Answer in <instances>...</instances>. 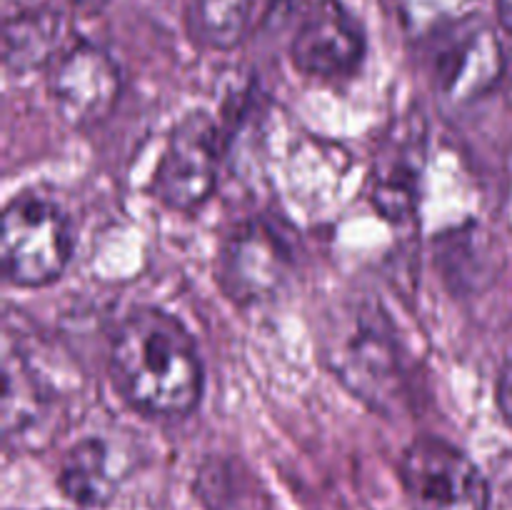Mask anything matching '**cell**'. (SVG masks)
Here are the masks:
<instances>
[{"mask_svg":"<svg viewBox=\"0 0 512 510\" xmlns=\"http://www.w3.org/2000/svg\"><path fill=\"white\" fill-rule=\"evenodd\" d=\"M110 378L120 398L148 418H185L203 398V360L183 323L143 305L110 340Z\"/></svg>","mask_w":512,"mask_h":510,"instance_id":"cell-1","label":"cell"},{"mask_svg":"<svg viewBox=\"0 0 512 510\" xmlns=\"http://www.w3.org/2000/svg\"><path fill=\"white\" fill-rule=\"evenodd\" d=\"M323 363L335 378L378 413H395L410 395L403 343L388 313L375 303L340 305L323 330Z\"/></svg>","mask_w":512,"mask_h":510,"instance_id":"cell-2","label":"cell"},{"mask_svg":"<svg viewBox=\"0 0 512 510\" xmlns=\"http://www.w3.org/2000/svg\"><path fill=\"white\" fill-rule=\"evenodd\" d=\"M265 30L288 33V55L308 78H348L365 58V33L340 0H270Z\"/></svg>","mask_w":512,"mask_h":510,"instance_id":"cell-3","label":"cell"},{"mask_svg":"<svg viewBox=\"0 0 512 510\" xmlns=\"http://www.w3.org/2000/svg\"><path fill=\"white\" fill-rule=\"evenodd\" d=\"M73 258V228L55 200L18 195L3 210L0 263L5 280L18 288L55 283Z\"/></svg>","mask_w":512,"mask_h":510,"instance_id":"cell-4","label":"cell"},{"mask_svg":"<svg viewBox=\"0 0 512 510\" xmlns=\"http://www.w3.org/2000/svg\"><path fill=\"white\" fill-rule=\"evenodd\" d=\"M400 485L413 510H490L493 500L478 463L435 435L415 438L403 450Z\"/></svg>","mask_w":512,"mask_h":510,"instance_id":"cell-5","label":"cell"},{"mask_svg":"<svg viewBox=\"0 0 512 510\" xmlns=\"http://www.w3.org/2000/svg\"><path fill=\"white\" fill-rule=\"evenodd\" d=\"M220 173V128L208 113H190L165 143L155 168V198L173 213L190 215L215 193Z\"/></svg>","mask_w":512,"mask_h":510,"instance_id":"cell-6","label":"cell"},{"mask_svg":"<svg viewBox=\"0 0 512 510\" xmlns=\"http://www.w3.org/2000/svg\"><path fill=\"white\" fill-rule=\"evenodd\" d=\"M120 90V65L108 50L88 40L63 50L48 78L55 113L75 130H88L103 123L118 105Z\"/></svg>","mask_w":512,"mask_h":510,"instance_id":"cell-7","label":"cell"},{"mask_svg":"<svg viewBox=\"0 0 512 510\" xmlns=\"http://www.w3.org/2000/svg\"><path fill=\"white\" fill-rule=\"evenodd\" d=\"M293 273L288 240L265 220L238 225L220 250L218 280L238 305H258L275 298Z\"/></svg>","mask_w":512,"mask_h":510,"instance_id":"cell-8","label":"cell"},{"mask_svg":"<svg viewBox=\"0 0 512 510\" xmlns=\"http://www.w3.org/2000/svg\"><path fill=\"white\" fill-rule=\"evenodd\" d=\"M503 70V45L483 20L458 23L440 35L433 53V78L448 103H475L500 83Z\"/></svg>","mask_w":512,"mask_h":510,"instance_id":"cell-9","label":"cell"},{"mask_svg":"<svg viewBox=\"0 0 512 510\" xmlns=\"http://www.w3.org/2000/svg\"><path fill=\"white\" fill-rule=\"evenodd\" d=\"M423 138L418 135H403L395 140L393 150L385 153L380 168L373 175V200L375 210L385 220L403 225L415 218L420 195V175H423Z\"/></svg>","mask_w":512,"mask_h":510,"instance_id":"cell-10","label":"cell"},{"mask_svg":"<svg viewBox=\"0 0 512 510\" xmlns=\"http://www.w3.org/2000/svg\"><path fill=\"white\" fill-rule=\"evenodd\" d=\"M58 488L78 508H105L120 488V468L110 445L100 438H85L63 455Z\"/></svg>","mask_w":512,"mask_h":510,"instance_id":"cell-11","label":"cell"},{"mask_svg":"<svg viewBox=\"0 0 512 510\" xmlns=\"http://www.w3.org/2000/svg\"><path fill=\"white\" fill-rule=\"evenodd\" d=\"M65 38L63 13L53 8H23L3 25V60L8 73H30L53 63Z\"/></svg>","mask_w":512,"mask_h":510,"instance_id":"cell-12","label":"cell"},{"mask_svg":"<svg viewBox=\"0 0 512 510\" xmlns=\"http://www.w3.org/2000/svg\"><path fill=\"white\" fill-rule=\"evenodd\" d=\"M45 403H48V390L43 380L38 378L23 353L13 350V345L3 343V435L28 433L33 425L43 418Z\"/></svg>","mask_w":512,"mask_h":510,"instance_id":"cell-13","label":"cell"},{"mask_svg":"<svg viewBox=\"0 0 512 510\" xmlns=\"http://www.w3.org/2000/svg\"><path fill=\"white\" fill-rule=\"evenodd\" d=\"M250 0H190V30L213 50H230L248 28Z\"/></svg>","mask_w":512,"mask_h":510,"instance_id":"cell-14","label":"cell"},{"mask_svg":"<svg viewBox=\"0 0 512 510\" xmlns=\"http://www.w3.org/2000/svg\"><path fill=\"white\" fill-rule=\"evenodd\" d=\"M495 400H498L500 415L505 418V423L512 428V358L503 365L498 375V388H495Z\"/></svg>","mask_w":512,"mask_h":510,"instance_id":"cell-15","label":"cell"},{"mask_svg":"<svg viewBox=\"0 0 512 510\" xmlns=\"http://www.w3.org/2000/svg\"><path fill=\"white\" fill-rule=\"evenodd\" d=\"M70 5H73L75 10H78V13H83V15H98L100 10L105 8V5L110 3V0H68Z\"/></svg>","mask_w":512,"mask_h":510,"instance_id":"cell-16","label":"cell"},{"mask_svg":"<svg viewBox=\"0 0 512 510\" xmlns=\"http://www.w3.org/2000/svg\"><path fill=\"white\" fill-rule=\"evenodd\" d=\"M495 10H498L500 28L512 35V0H495Z\"/></svg>","mask_w":512,"mask_h":510,"instance_id":"cell-17","label":"cell"}]
</instances>
